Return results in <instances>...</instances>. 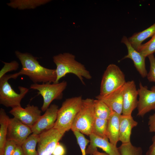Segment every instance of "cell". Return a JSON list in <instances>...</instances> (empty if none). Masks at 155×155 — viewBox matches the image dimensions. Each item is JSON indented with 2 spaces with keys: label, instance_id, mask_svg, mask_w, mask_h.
Masks as SVG:
<instances>
[{
  "label": "cell",
  "instance_id": "6",
  "mask_svg": "<svg viewBox=\"0 0 155 155\" xmlns=\"http://www.w3.org/2000/svg\"><path fill=\"white\" fill-rule=\"evenodd\" d=\"M126 82L125 75L119 67L115 64H110L103 74L99 95H107L123 86Z\"/></svg>",
  "mask_w": 155,
  "mask_h": 155
},
{
  "label": "cell",
  "instance_id": "1",
  "mask_svg": "<svg viewBox=\"0 0 155 155\" xmlns=\"http://www.w3.org/2000/svg\"><path fill=\"white\" fill-rule=\"evenodd\" d=\"M15 53L22 67L19 72L11 74V79H15L19 76L26 75L34 84L55 83L57 78L55 69L44 67L39 64L37 58L31 54L18 51Z\"/></svg>",
  "mask_w": 155,
  "mask_h": 155
},
{
  "label": "cell",
  "instance_id": "25",
  "mask_svg": "<svg viewBox=\"0 0 155 155\" xmlns=\"http://www.w3.org/2000/svg\"><path fill=\"white\" fill-rule=\"evenodd\" d=\"M137 51L146 57L155 52V34L146 43L142 44Z\"/></svg>",
  "mask_w": 155,
  "mask_h": 155
},
{
  "label": "cell",
  "instance_id": "30",
  "mask_svg": "<svg viewBox=\"0 0 155 155\" xmlns=\"http://www.w3.org/2000/svg\"><path fill=\"white\" fill-rule=\"evenodd\" d=\"M65 153V148L61 144L58 142L54 150L52 155H64Z\"/></svg>",
  "mask_w": 155,
  "mask_h": 155
},
{
  "label": "cell",
  "instance_id": "23",
  "mask_svg": "<svg viewBox=\"0 0 155 155\" xmlns=\"http://www.w3.org/2000/svg\"><path fill=\"white\" fill-rule=\"evenodd\" d=\"M107 123L108 120L95 117L92 127V133L102 138L108 139L107 135Z\"/></svg>",
  "mask_w": 155,
  "mask_h": 155
},
{
  "label": "cell",
  "instance_id": "11",
  "mask_svg": "<svg viewBox=\"0 0 155 155\" xmlns=\"http://www.w3.org/2000/svg\"><path fill=\"white\" fill-rule=\"evenodd\" d=\"M9 113L14 117L31 128L41 115V111L38 106L29 104L25 108L21 106L12 108Z\"/></svg>",
  "mask_w": 155,
  "mask_h": 155
},
{
  "label": "cell",
  "instance_id": "34",
  "mask_svg": "<svg viewBox=\"0 0 155 155\" xmlns=\"http://www.w3.org/2000/svg\"><path fill=\"white\" fill-rule=\"evenodd\" d=\"M90 155H108L105 152H100L98 151L97 148L93 151Z\"/></svg>",
  "mask_w": 155,
  "mask_h": 155
},
{
  "label": "cell",
  "instance_id": "33",
  "mask_svg": "<svg viewBox=\"0 0 155 155\" xmlns=\"http://www.w3.org/2000/svg\"><path fill=\"white\" fill-rule=\"evenodd\" d=\"M12 155H24L21 146L17 145Z\"/></svg>",
  "mask_w": 155,
  "mask_h": 155
},
{
  "label": "cell",
  "instance_id": "8",
  "mask_svg": "<svg viewBox=\"0 0 155 155\" xmlns=\"http://www.w3.org/2000/svg\"><path fill=\"white\" fill-rule=\"evenodd\" d=\"M39 135L37 150L38 155H51L64 134L57 129L53 128Z\"/></svg>",
  "mask_w": 155,
  "mask_h": 155
},
{
  "label": "cell",
  "instance_id": "26",
  "mask_svg": "<svg viewBox=\"0 0 155 155\" xmlns=\"http://www.w3.org/2000/svg\"><path fill=\"white\" fill-rule=\"evenodd\" d=\"M78 143L81 151L82 155H86V148L90 140L86 139L83 134L78 131H73Z\"/></svg>",
  "mask_w": 155,
  "mask_h": 155
},
{
  "label": "cell",
  "instance_id": "10",
  "mask_svg": "<svg viewBox=\"0 0 155 155\" xmlns=\"http://www.w3.org/2000/svg\"><path fill=\"white\" fill-rule=\"evenodd\" d=\"M32 133L31 128L15 117L10 118L8 127L7 140L15 142L21 146Z\"/></svg>",
  "mask_w": 155,
  "mask_h": 155
},
{
  "label": "cell",
  "instance_id": "17",
  "mask_svg": "<svg viewBox=\"0 0 155 155\" xmlns=\"http://www.w3.org/2000/svg\"><path fill=\"white\" fill-rule=\"evenodd\" d=\"M137 124V122L133 119L131 115H121L119 118V141L122 144L130 142L132 130Z\"/></svg>",
  "mask_w": 155,
  "mask_h": 155
},
{
  "label": "cell",
  "instance_id": "19",
  "mask_svg": "<svg viewBox=\"0 0 155 155\" xmlns=\"http://www.w3.org/2000/svg\"><path fill=\"white\" fill-rule=\"evenodd\" d=\"M155 34V23L144 30L134 34L128 39L133 47L137 50L143 41Z\"/></svg>",
  "mask_w": 155,
  "mask_h": 155
},
{
  "label": "cell",
  "instance_id": "9",
  "mask_svg": "<svg viewBox=\"0 0 155 155\" xmlns=\"http://www.w3.org/2000/svg\"><path fill=\"white\" fill-rule=\"evenodd\" d=\"M139 85L137 115L143 117L148 113L155 110V86L149 90L147 86H143L140 82Z\"/></svg>",
  "mask_w": 155,
  "mask_h": 155
},
{
  "label": "cell",
  "instance_id": "7",
  "mask_svg": "<svg viewBox=\"0 0 155 155\" xmlns=\"http://www.w3.org/2000/svg\"><path fill=\"white\" fill-rule=\"evenodd\" d=\"M67 85V82L63 81L57 83H46L41 84L34 83L31 85L30 88L38 90V94L40 95L42 97L43 102L41 110L43 112H45L53 101L62 98L63 92Z\"/></svg>",
  "mask_w": 155,
  "mask_h": 155
},
{
  "label": "cell",
  "instance_id": "27",
  "mask_svg": "<svg viewBox=\"0 0 155 155\" xmlns=\"http://www.w3.org/2000/svg\"><path fill=\"white\" fill-rule=\"evenodd\" d=\"M4 65L0 71V78L6 74L7 72L16 71L19 68V64L16 61H13L10 63L3 62Z\"/></svg>",
  "mask_w": 155,
  "mask_h": 155
},
{
  "label": "cell",
  "instance_id": "16",
  "mask_svg": "<svg viewBox=\"0 0 155 155\" xmlns=\"http://www.w3.org/2000/svg\"><path fill=\"white\" fill-rule=\"evenodd\" d=\"M124 85L107 95L104 96L98 95L96 98L103 101L113 111L121 115L123 110Z\"/></svg>",
  "mask_w": 155,
  "mask_h": 155
},
{
  "label": "cell",
  "instance_id": "3",
  "mask_svg": "<svg viewBox=\"0 0 155 155\" xmlns=\"http://www.w3.org/2000/svg\"><path fill=\"white\" fill-rule=\"evenodd\" d=\"M82 100L81 96L66 99L58 110L57 119L53 128L63 134L71 129L80 108Z\"/></svg>",
  "mask_w": 155,
  "mask_h": 155
},
{
  "label": "cell",
  "instance_id": "13",
  "mask_svg": "<svg viewBox=\"0 0 155 155\" xmlns=\"http://www.w3.org/2000/svg\"><path fill=\"white\" fill-rule=\"evenodd\" d=\"M138 90L133 80L126 82L124 85L122 115H131L133 111L137 108Z\"/></svg>",
  "mask_w": 155,
  "mask_h": 155
},
{
  "label": "cell",
  "instance_id": "2",
  "mask_svg": "<svg viewBox=\"0 0 155 155\" xmlns=\"http://www.w3.org/2000/svg\"><path fill=\"white\" fill-rule=\"evenodd\" d=\"M53 61L56 65L57 78L55 83L59 82L61 79L69 73L75 75L85 85L84 78L90 80L92 76L84 65L77 61L73 55L65 53L54 56Z\"/></svg>",
  "mask_w": 155,
  "mask_h": 155
},
{
  "label": "cell",
  "instance_id": "22",
  "mask_svg": "<svg viewBox=\"0 0 155 155\" xmlns=\"http://www.w3.org/2000/svg\"><path fill=\"white\" fill-rule=\"evenodd\" d=\"M39 135L32 133L30 135L21 146L24 155H38L36 147Z\"/></svg>",
  "mask_w": 155,
  "mask_h": 155
},
{
  "label": "cell",
  "instance_id": "24",
  "mask_svg": "<svg viewBox=\"0 0 155 155\" xmlns=\"http://www.w3.org/2000/svg\"><path fill=\"white\" fill-rule=\"evenodd\" d=\"M118 149L120 155H142L141 148L134 146L131 142L122 144Z\"/></svg>",
  "mask_w": 155,
  "mask_h": 155
},
{
  "label": "cell",
  "instance_id": "20",
  "mask_svg": "<svg viewBox=\"0 0 155 155\" xmlns=\"http://www.w3.org/2000/svg\"><path fill=\"white\" fill-rule=\"evenodd\" d=\"M10 118L4 109H0V155H3L7 141L8 128Z\"/></svg>",
  "mask_w": 155,
  "mask_h": 155
},
{
  "label": "cell",
  "instance_id": "28",
  "mask_svg": "<svg viewBox=\"0 0 155 155\" xmlns=\"http://www.w3.org/2000/svg\"><path fill=\"white\" fill-rule=\"evenodd\" d=\"M150 63V69L147 77L150 82H155V57L153 54L148 57Z\"/></svg>",
  "mask_w": 155,
  "mask_h": 155
},
{
  "label": "cell",
  "instance_id": "5",
  "mask_svg": "<svg viewBox=\"0 0 155 155\" xmlns=\"http://www.w3.org/2000/svg\"><path fill=\"white\" fill-rule=\"evenodd\" d=\"M10 79V74H5L0 78V103L6 107L12 108L21 106V101L29 89L20 86L18 87L20 93H17L8 82Z\"/></svg>",
  "mask_w": 155,
  "mask_h": 155
},
{
  "label": "cell",
  "instance_id": "29",
  "mask_svg": "<svg viewBox=\"0 0 155 155\" xmlns=\"http://www.w3.org/2000/svg\"><path fill=\"white\" fill-rule=\"evenodd\" d=\"M18 145L14 141L7 140L3 155H12Z\"/></svg>",
  "mask_w": 155,
  "mask_h": 155
},
{
  "label": "cell",
  "instance_id": "12",
  "mask_svg": "<svg viewBox=\"0 0 155 155\" xmlns=\"http://www.w3.org/2000/svg\"><path fill=\"white\" fill-rule=\"evenodd\" d=\"M58 109L57 105L54 104L50 105L31 128L32 133L39 135L53 128L57 119Z\"/></svg>",
  "mask_w": 155,
  "mask_h": 155
},
{
  "label": "cell",
  "instance_id": "15",
  "mask_svg": "<svg viewBox=\"0 0 155 155\" xmlns=\"http://www.w3.org/2000/svg\"><path fill=\"white\" fill-rule=\"evenodd\" d=\"M90 144L86 150V154H90L93 150L99 148L108 155H120L118 148L109 142L108 139L102 138L92 133L89 135Z\"/></svg>",
  "mask_w": 155,
  "mask_h": 155
},
{
  "label": "cell",
  "instance_id": "18",
  "mask_svg": "<svg viewBox=\"0 0 155 155\" xmlns=\"http://www.w3.org/2000/svg\"><path fill=\"white\" fill-rule=\"evenodd\" d=\"M121 115L113 112L108 120L107 135L110 142L117 146L119 140V118Z\"/></svg>",
  "mask_w": 155,
  "mask_h": 155
},
{
  "label": "cell",
  "instance_id": "14",
  "mask_svg": "<svg viewBox=\"0 0 155 155\" xmlns=\"http://www.w3.org/2000/svg\"><path fill=\"white\" fill-rule=\"evenodd\" d=\"M121 42L125 44L128 51L127 54L123 59L129 58L131 59L135 67L141 76L143 78L147 77L148 73L146 68V57L133 47L126 36H123Z\"/></svg>",
  "mask_w": 155,
  "mask_h": 155
},
{
  "label": "cell",
  "instance_id": "31",
  "mask_svg": "<svg viewBox=\"0 0 155 155\" xmlns=\"http://www.w3.org/2000/svg\"><path fill=\"white\" fill-rule=\"evenodd\" d=\"M148 121L149 131L155 133V113L149 116Z\"/></svg>",
  "mask_w": 155,
  "mask_h": 155
},
{
  "label": "cell",
  "instance_id": "21",
  "mask_svg": "<svg viewBox=\"0 0 155 155\" xmlns=\"http://www.w3.org/2000/svg\"><path fill=\"white\" fill-rule=\"evenodd\" d=\"M94 106L96 118L108 120L113 112L106 104L99 99L94 100Z\"/></svg>",
  "mask_w": 155,
  "mask_h": 155
},
{
  "label": "cell",
  "instance_id": "4",
  "mask_svg": "<svg viewBox=\"0 0 155 155\" xmlns=\"http://www.w3.org/2000/svg\"><path fill=\"white\" fill-rule=\"evenodd\" d=\"M94 99L87 98L83 99L80 108L73 123L71 130L78 131L87 135L92 133L93 124L95 117Z\"/></svg>",
  "mask_w": 155,
  "mask_h": 155
},
{
  "label": "cell",
  "instance_id": "32",
  "mask_svg": "<svg viewBox=\"0 0 155 155\" xmlns=\"http://www.w3.org/2000/svg\"><path fill=\"white\" fill-rule=\"evenodd\" d=\"M152 144L146 153V155H155V133L152 139Z\"/></svg>",
  "mask_w": 155,
  "mask_h": 155
}]
</instances>
